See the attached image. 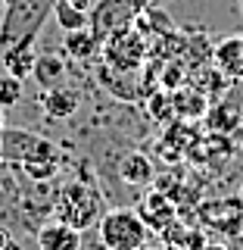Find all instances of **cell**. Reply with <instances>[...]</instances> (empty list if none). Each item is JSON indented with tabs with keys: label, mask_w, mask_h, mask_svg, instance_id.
I'll list each match as a JSON object with an SVG mask.
<instances>
[{
	"label": "cell",
	"mask_w": 243,
	"mask_h": 250,
	"mask_svg": "<svg viewBox=\"0 0 243 250\" xmlns=\"http://www.w3.org/2000/svg\"><path fill=\"white\" fill-rule=\"evenodd\" d=\"M0 156L6 163H19V169L25 172L31 182H50L53 175L62 169V153L53 141H47L35 131H16L3 128L0 131Z\"/></svg>",
	"instance_id": "6da1fadb"
},
{
	"label": "cell",
	"mask_w": 243,
	"mask_h": 250,
	"mask_svg": "<svg viewBox=\"0 0 243 250\" xmlns=\"http://www.w3.org/2000/svg\"><path fill=\"white\" fill-rule=\"evenodd\" d=\"M103 194L91 178H72L53 200V219H62L78 231H88L103 219Z\"/></svg>",
	"instance_id": "7a4b0ae2"
},
{
	"label": "cell",
	"mask_w": 243,
	"mask_h": 250,
	"mask_svg": "<svg viewBox=\"0 0 243 250\" xmlns=\"http://www.w3.org/2000/svg\"><path fill=\"white\" fill-rule=\"evenodd\" d=\"M56 0H6L0 19V50L13 44H35L41 38L47 19L53 16Z\"/></svg>",
	"instance_id": "3957f363"
},
{
	"label": "cell",
	"mask_w": 243,
	"mask_h": 250,
	"mask_svg": "<svg viewBox=\"0 0 243 250\" xmlns=\"http://www.w3.org/2000/svg\"><path fill=\"white\" fill-rule=\"evenodd\" d=\"M97 238L103 250H144L150 229H147V222L140 219L137 209L119 207L103 213V219L97 222Z\"/></svg>",
	"instance_id": "277c9868"
},
{
	"label": "cell",
	"mask_w": 243,
	"mask_h": 250,
	"mask_svg": "<svg viewBox=\"0 0 243 250\" xmlns=\"http://www.w3.org/2000/svg\"><path fill=\"white\" fill-rule=\"evenodd\" d=\"M147 60H150V41L144 38V31H140L134 22H131L128 28L109 35L103 41V47H100V62H106V66H112V69L137 72Z\"/></svg>",
	"instance_id": "5b68a950"
},
{
	"label": "cell",
	"mask_w": 243,
	"mask_h": 250,
	"mask_svg": "<svg viewBox=\"0 0 243 250\" xmlns=\"http://www.w3.org/2000/svg\"><path fill=\"white\" fill-rule=\"evenodd\" d=\"M203 122H206V131L237 138L243 128V82H234L222 97H215L203 116Z\"/></svg>",
	"instance_id": "8992f818"
},
{
	"label": "cell",
	"mask_w": 243,
	"mask_h": 250,
	"mask_svg": "<svg viewBox=\"0 0 243 250\" xmlns=\"http://www.w3.org/2000/svg\"><path fill=\"white\" fill-rule=\"evenodd\" d=\"M200 222L206 229L218 231L222 238H243V200L240 197H222V200H206L200 207Z\"/></svg>",
	"instance_id": "52a82bcc"
},
{
	"label": "cell",
	"mask_w": 243,
	"mask_h": 250,
	"mask_svg": "<svg viewBox=\"0 0 243 250\" xmlns=\"http://www.w3.org/2000/svg\"><path fill=\"white\" fill-rule=\"evenodd\" d=\"M134 19H137V10H134L131 0H97V3L91 6V28H93V35L100 38V44H103L109 35L128 28Z\"/></svg>",
	"instance_id": "ba28073f"
},
{
	"label": "cell",
	"mask_w": 243,
	"mask_h": 250,
	"mask_svg": "<svg viewBox=\"0 0 243 250\" xmlns=\"http://www.w3.org/2000/svg\"><path fill=\"white\" fill-rule=\"evenodd\" d=\"M140 69L137 72H128V69H112L106 62H100L97 69V82L112 100H122V104H134V100H144V88H140Z\"/></svg>",
	"instance_id": "9c48e42d"
},
{
	"label": "cell",
	"mask_w": 243,
	"mask_h": 250,
	"mask_svg": "<svg viewBox=\"0 0 243 250\" xmlns=\"http://www.w3.org/2000/svg\"><path fill=\"white\" fill-rule=\"evenodd\" d=\"M137 213L140 219L147 222V229L150 231H166L171 222L178 219V203L168 197V194H162V191H156V188H150V194H147L144 200L137 203Z\"/></svg>",
	"instance_id": "30bf717a"
},
{
	"label": "cell",
	"mask_w": 243,
	"mask_h": 250,
	"mask_svg": "<svg viewBox=\"0 0 243 250\" xmlns=\"http://www.w3.org/2000/svg\"><path fill=\"white\" fill-rule=\"evenodd\" d=\"M212 66L228 82H243V31L212 44Z\"/></svg>",
	"instance_id": "8fae6325"
},
{
	"label": "cell",
	"mask_w": 243,
	"mask_h": 250,
	"mask_svg": "<svg viewBox=\"0 0 243 250\" xmlns=\"http://www.w3.org/2000/svg\"><path fill=\"white\" fill-rule=\"evenodd\" d=\"M41 109L47 119L53 122H62V119H72L78 113V106H81V94L75 88H69V84H56V88H47L41 91Z\"/></svg>",
	"instance_id": "7c38bea8"
},
{
	"label": "cell",
	"mask_w": 243,
	"mask_h": 250,
	"mask_svg": "<svg viewBox=\"0 0 243 250\" xmlns=\"http://www.w3.org/2000/svg\"><path fill=\"white\" fill-rule=\"evenodd\" d=\"M119 182L128 188H153L156 169L144 150H128L119 156Z\"/></svg>",
	"instance_id": "4fadbf2b"
},
{
	"label": "cell",
	"mask_w": 243,
	"mask_h": 250,
	"mask_svg": "<svg viewBox=\"0 0 243 250\" xmlns=\"http://www.w3.org/2000/svg\"><path fill=\"white\" fill-rule=\"evenodd\" d=\"M37 250H81V231L62 219H47L37 229Z\"/></svg>",
	"instance_id": "5bb4252c"
},
{
	"label": "cell",
	"mask_w": 243,
	"mask_h": 250,
	"mask_svg": "<svg viewBox=\"0 0 243 250\" xmlns=\"http://www.w3.org/2000/svg\"><path fill=\"white\" fill-rule=\"evenodd\" d=\"M171 106H175V119L193 122V119H203V116H206L209 97L203 91H197L193 84H181V88L171 91Z\"/></svg>",
	"instance_id": "9a60e30c"
},
{
	"label": "cell",
	"mask_w": 243,
	"mask_h": 250,
	"mask_svg": "<svg viewBox=\"0 0 243 250\" xmlns=\"http://www.w3.org/2000/svg\"><path fill=\"white\" fill-rule=\"evenodd\" d=\"M31 82H35L41 91L62 84V82H66V57H62V53H53V50L37 53V62H35V72H31Z\"/></svg>",
	"instance_id": "2e32d148"
},
{
	"label": "cell",
	"mask_w": 243,
	"mask_h": 250,
	"mask_svg": "<svg viewBox=\"0 0 243 250\" xmlns=\"http://www.w3.org/2000/svg\"><path fill=\"white\" fill-rule=\"evenodd\" d=\"M0 62H3V72L6 75H16V78H31L35 72V62H37V50L35 44H13L6 50H0Z\"/></svg>",
	"instance_id": "e0dca14e"
},
{
	"label": "cell",
	"mask_w": 243,
	"mask_h": 250,
	"mask_svg": "<svg viewBox=\"0 0 243 250\" xmlns=\"http://www.w3.org/2000/svg\"><path fill=\"white\" fill-rule=\"evenodd\" d=\"M100 38L93 35V28H78V31H66V41H62V50H66L69 60L88 62L93 57H100Z\"/></svg>",
	"instance_id": "ac0fdd59"
},
{
	"label": "cell",
	"mask_w": 243,
	"mask_h": 250,
	"mask_svg": "<svg viewBox=\"0 0 243 250\" xmlns=\"http://www.w3.org/2000/svg\"><path fill=\"white\" fill-rule=\"evenodd\" d=\"M53 19L62 31H78V28H91V10L72 3V0H56L53 3Z\"/></svg>",
	"instance_id": "d6986e66"
},
{
	"label": "cell",
	"mask_w": 243,
	"mask_h": 250,
	"mask_svg": "<svg viewBox=\"0 0 243 250\" xmlns=\"http://www.w3.org/2000/svg\"><path fill=\"white\" fill-rule=\"evenodd\" d=\"M22 94H25V84H22V78L16 75H0V106L3 109H13L22 104Z\"/></svg>",
	"instance_id": "ffe728a7"
},
{
	"label": "cell",
	"mask_w": 243,
	"mask_h": 250,
	"mask_svg": "<svg viewBox=\"0 0 243 250\" xmlns=\"http://www.w3.org/2000/svg\"><path fill=\"white\" fill-rule=\"evenodd\" d=\"M147 109H150V116L153 119H159V122H171L175 119V106H171V94L166 97V94H150V100H147Z\"/></svg>",
	"instance_id": "44dd1931"
},
{
	"label": "cell",
	"mask_w": 243,
	"mask_h": 250,
	"mask_svg": "<svg viewBox=\"0 0 243 250\" xmlns=\"http://www.w3.org/2000/svg\"><path fill=\"white\" fill-rule=\"evenodd\" d=\"M203 250H231V247L224 244V241H222V244H209V241H206V247H203Z\"/></svg>",
	"instance_id": "7402d4cb"
},
{
	"label": "cell",
	"mask_w": 243,
	"mask_h": 250,
	"mask_svg": "<svg viewBox=\"0 0 243 250\" xmlns=\"http://www.w3.org/2000/svg\"><path fill=\"white\" fill-rule=\"evenodd\" d=\"M0 250H22V244H16V241H6V244L0 247Z\"/></svg>",
	"instance_id": "603a6c76"
},
{
	"label": "cell",
	"mask_w": 243,
	"mask_h": 250,
	"mask_svg": "<svg viewBox=\"0 0 243 250\" xmlns=\"http://www.w3.org/2000/svg\"><path fill=\"white\" fill-rule=\"evenodd\" d=\"M3 128H6V109L0 106V131H3Z\"/></svg>",
	"instance_id": "cb8c5ba5"
},
{
	"label": "cell",
	"mask_w": 243,
	"mask_h": 250,
	"mask_svg": "<svg viewBox=\"0 0 243 250\" xmlns=\"http://www.w3.org/2000/svg\"><path fill=\"white\" fill-rule=\"evenodd\" d=\"M6 241H10V234H6L3 229H0V247H3V244H6Z\"/></svg>",
	"instance_id": "d4e9b609"
},
{
	"label": "cell",
	"mask_w": 243,
	"mask_h": 250,
	"mask_svg": "<svg viewBox=\"0 0 243 250\" xmlns=\"http://www.w3.org/2000/svg\"><path fill=\"white\" fill-rule=\"evenodd\" d=\"M156 3H159V6H166V3H171V0H156Z\"/></svg>",
	"instance_id": "484cf974"
},
{
	"label": "cell",
	"mask_w": 243,
	"mask_h": 250,
	"mask_svg": "<svg viewBox=\"0 0 243 250\" xmlns=\"http://www.w3.org/2000/svg\"><path fill=\"white\" fill-rule=\"evenodd\" d=\"M3 6H6V0H0V13H3Z\"/></svg>",
	"instance_id": "4316f807"
},
{
	"label": "cell",
	"mask_w": 243,
	"mask_h": 250,
	"mask_svg": "<svg viewBox=\"0 0 243 250\" xmlns=\"http://www.w3.org/2000/svg\"><path fill=\"white\" fill-rule=\"evenodd\" d=\"M237 138H240V141H243V128H240V135H237Z\"/></svg>",
	"instance_id": "83f0119b"
},
{
	"label": "cell",
	"mask_w": 243,
	"mask_h": 250,
	"mask_svg": "<svg viewBox=\"0 0 243 250\" xmlns=\"http://www.w3.org/2000/svg\"><path fill=\"white\" fill-rule=\"evenodd\" d=\"M240 200H243V188H240Z\"/></svg>",
	"instance_id": "f1b7e54d"
},
{
	"label": "cell",
	"mask_w": 243,
	"mask_h": 250,
	"mask_svg": "<svg viewBox=\"0 0 243 250\" xmlns=\"http://www.w3.org/2000/svg\"><path fill=\"white\" fill-rule=\"evenodd\" d=\"M240 13H243V0H240Z\"/></svg>",
	"instance_id": "f546056e"
},
{
	"label": "cell",
	"mask_w": 243,
	"mask_h": 250,
	"mask_svg": "<svg viewBox=\"0 0 243 250\" xmlns=\"http://www.w3.org/2000/svg\"><path fill=\"white\" fill-rule=\"evenodd\" d=\"M0 160H3V156H0Z\"/></svg>",
	"instance_id": "4dcf8cb0"
}]
</instances>
